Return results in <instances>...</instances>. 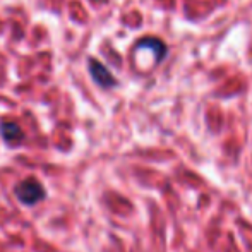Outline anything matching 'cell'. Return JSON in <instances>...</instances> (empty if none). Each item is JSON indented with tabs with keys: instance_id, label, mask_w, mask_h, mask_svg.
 <instances>
[{
	"instance_id": "cell-1",
	"label": "cell",
	"mask_w": 252,
	"mask_h": 252,
	"mask_svg": "<svg viewBox=\"0 0 252 252\" xmlns=\"http://www.w3.org/2000/svg\"><path fill=\"white\" fill-rule=\"evenodd\" d=\"M14 197L23 206L31 208V206L47 199V189L36 177H26L14 186Z\"/></svg>"
},
{
	"instance_id": "cell-2",
	"label": "cell",
	"mask_w": 252,
	"mask_h": 252,
	"mask_svg": "<svg viewBox=\"0 0 252 252\" xmlns=\"http://www.w3.org/2000/svg\"><path fill=\"white\" fill-rule=\"evenodd\" d=\"M88 70H90L91 79L94 81L96 86L103 88V90H112L117 86V79L112 72L108 70V67L103 65L100 60L96 59H90L88 60Z\"/></svg>"
},
{
	"instance_id": "cell-3",
	"label": "cell",
	"mask_w": 252,
	"mask_h": 252,
	"mask_svg": "<svg viewBox=\"0 0 252 252\" xmlns=\"http://www.w3.org/2000/svg\"><path fill=\"white\" fill-rule=\"evenodd\" d=\"M0 136H2L3 143L10 148H17L23 144L24 141V132L21 129V126L12 120H2L0 122Z\"/></svg>"
},
{
	"instance_id": "cell-4",
	"label": "cell",
	"mask_w": 252,
	"mask_h": 252,
	"mask_svg": "<svg viewBox=\"0 0 252 252\" xmlns=\"http://www.w3.org/2000/svg\"><path fill=\"white\" fill-rule=\"evenodd\" d=\"M144 48H151L156 63L161 62V60L166 57V52H168V50H166V45L163 43L161 40H158V38H153V36H146V38H143V40L136 43V50H144Z\"/></svg>"
}]
</instances>
